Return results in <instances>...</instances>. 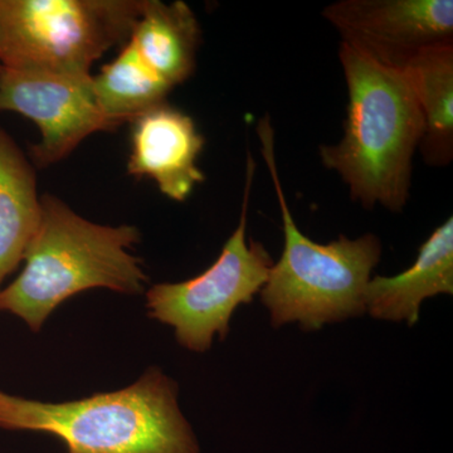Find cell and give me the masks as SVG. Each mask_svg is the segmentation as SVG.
Listing matches in <instances>:
<instances>
[{"label":"cell","mask_w":453,"mask_h":453,"mask_svg":"<svg viewBox=\"0 0 453 453\" xmlns=\"http://www.w3.org/2000/svg\"><path fill=\"white\" fill-rule=\"evenodd\" d=\"M255 170V160L249 153L240 223L219 259L199 276L183 282L157 283L146 291L148 315L172 326L179 344L188 350L204 353L217 334L225 339L235 309L251 303L275 265L264 244L247 241Z\"/></svg>","instance_id":"8992f818"},{"label":"cell","mask_w":453,"mask_h":453,"mask_svg":"<svg viewBox=\"0 0 453 453\" xmlns=\"http://www.w3.org/2000/svg\"><path fill=\"white\" fill-rule=\"evenodd\" d=\"M201 37V26L187 3L146 0L129 42L142 61L175 88L195 73Z\"/></svg>","instance_id":"7c38bea8"},{"label":"cell","mask_w":453,"mask_h":453,"mask_svg":"<svg viewBox=\"0 0 453 453\" xmlns=\"http://www.w3.org/2000/svg\"><path fill=\"white\" fill-rule=\"evenodd\" d=\"M92 88L103 112L122 125L166 103L174 88L154 73L127 41L118 57L92 76Z\"/></svg>","instance_id":"5bb4252c"},{"label":"cell","mask_w":453,"mask_h":453,"mask_svg":"<svg viewBox=\"0 0 453 453\" xmlns=\"http://www.w3.org/2000/svg\"><path fill=\"white\" fill-rule=\"evenodd\" d=\"M146 0H0V65L89 76L129 41Z\"/></svg>","instance_id":"5b68a950"},{"label":"cell","mask_w":453,"mask_h":453,"mask_svg":"<svg viewBox=\"0 0 453 453\" xmlns=\"http://www.w3.org/2000/svg\"><path fill=\"white\" fill-rule=\"evenodd\" d=\"M347 82L344 135L319 148L325 168L338 173L353 201L365 210L380 204L401 211L412 186L413 157L423 119L404 71L384 67L340 43Z\"/></svg>","instance_id":"6da1fadb"},{"label":"cell","mask_w":453,"mask_h":453,"mask_svg":"<svg viewBox=\"0 0 453 453\" xmlns=\"http://www.w3.org/2000/svg\"><path fill=\"white\" fill-rule=\"evenodd\" d=\"M2 70H3V65H0V73H2Z\"/></svg>","instance_id":"9a60e30c"},{"label":"cell","mask_w":453,"mask_h":453,"mask_svg":"<svg viewBox=\"0 0 453 453\" xmlns=\"http://www.w3.org/2000/svg\"><path fill=\"white\" fill-rule=\"evenodd\" d=\"M41 220L35 166L0 127V290L25 259Z\"/></svg>","instance_id":"8fae6325"},{"label":"cell","mask_w":453,"mask_h":453,"mask_svg":"<svg viewBox=\"0 0 453 453\" xmlns=\"http://www.w3.org/2000/svg\"><path fill=\"white\" fill-rule=\"evenodd\" d=\"M0 428L52 434L68 453H201L178 384L157 368L127 388L64 403L0 392Z\"/></svg>","instance_id":"3957f363"},{"label":"cell","mask_w":453,"mask_h":453,"mask_svg":"<svg viewBox=\"0 0 453 453\" xmlns=\"http://www.w3.org/2000/svg\"><path fill=\"white\" fill-rule=\"evenodd\" d=\"M423 119L418 150L429 166L453 159V46L425 50L405 67Z\"/></svg>","instance_id":"4fadbf2b"},{"label":"cell","mask_w":453,"mask_h":453,"mask_svg":"<svg viewBox=\"0 0 453 453\" xmlns=\"http://www.w3.org/2000/svg\"><path fill=\"white\" fill-rule=\"evenodd\" d=\"M142 240L135 226L97 225L55 196H42V220L25 267L0 290V311L40 332L62 303L80 292L107 288L139 295L149 279L130 250Z\"/></svg>","instance_id":"7a4b0ae2"},{"label":"cell","mask_w":453,"mask_h":453,"mask_svg":"<svg viewBox=\"0 0 453 453\" xmlns=\"http://www.w3.org/2000/svg\"><path fill=\"white\" fill-rule=\"evenodd\" d=\"M0 111L20 113L37 125L41 142L29 148L35 168L61 162L91 134L120 127L98 106L92 74L73 76L3 67Z\"/></svg>","instance_id":"52a82bcc"},{"label":"cell","mask_w":453,"mask_h":453,"mask_svg":"<svg viewBox=\"0 0 453 453\" xmlns=\"http://www.w3.org/2000/svg\"><path fill=\"white\" fill-rule=\"evenodd\" d=\"M257 134L285 234L281 258L271 268L259 291L271 324L276 329L299 323L303 330H319L326 324L362 316L366 312V286L381 257L380 238L372 234L356 240L340 235L333 242L320 244L306 237L295 223L283 192L270 116L258 121Z\"/></svg>","instance_id":"277c9868"},{"label":"cell","mask_w":453,"mask_h":453,"mask_svg":"<svg viewBox=\"0 0 453 453\" xmlns=\"http://www.w3.org/2000/svg\"><path fill=\"white\" fill-rule=\"evenodd\" d=\"M453 294V219L434 229L419 247L412 266L399 275L371 279L365 309L378 320L418 323L423 301Z\"/></svg>","instance_id":"30bf717a"},{"label":"cell","mask_w":453,"mask_h":453,"mask_svg":"<svg viewBox=\"0 0 453 453\" xmlns=\"http://www.w3.org/2000/svg\"><path fill=\"white\" fill-rule=\"evenodd\" d=\"M323 17L342 43L404 71L425 50L453 46L452 0H339Z\"/></svg>","instance_id":"ba28073f"},{"label":"cell","mask_w":453,"mask_h":453,"mask_svg":"<svg viewBox=\"0 0 453 453\" xmlns=\"http://www.w3.org/2000/svg\"><path fill=\"white\" fill-rule=\"evenodd\" d=\"M131 153L127 173L153 179L160 192L184 202L196 184L205 180L198 157L204 136L189 115L164 103L131 121Z\"/></svg>","instance_id":"9c48e42d"}]
</instances>
